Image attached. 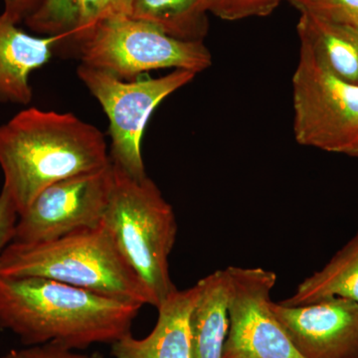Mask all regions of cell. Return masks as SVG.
<instances>
[{
  "mask_svg": "<svg viewBox=\"0 0 358 358\" xmlns=\"http://www.w3.org/2000/svg\"><path fill=\"white\" fill-rule=\"evenodd\" d=\"M141 306L40 277H0V329L25 345L84 350L131 334Z\"/></svg>",
  "mask_w": 358,
  "mask_h": 358,
  "instance_id": "obj_1",
  "label": "cell"
},
{
  "mask_svg": "<svg viewBox=\"0 0 358 358\" xmlns=\"http://www.w3.org/2000/svg\"><path fill=\"white\" fill-rule=\"evenodd\" d=\"M110 162L105 136L71 113L28 108L0 126L3 188L20 215L48 186Z\"/></svg>",
  "mask_w": 358,
  "mask_h": 358,
  "instance_id": "obj_2",
  "label": "cell"
},
{
  "mask_svg": "<svg viewBox=\"0 0 358 358\" xmlns=\"http://www.w3.org/2000/svg\"><path fill=\"white\" fill-rule=\"evenodd\" d=\"M0 277L46 278L141 307L154 306L103 224L43 243L11 242L0 257Z\"/></svg>",
  "mask_w": 358,
  "mask_h": 358,
  "instance_id": "obj_3",
  "label": "cell"
},
{
  "mask_svg": "<svg viewBox=\"0 0 358 358\" xmlns=\"http://www.w3.org/2000/svg\"><path fill=\"white\" fill-rule=\"evenodd\" d=\"M113 171L102 224L159 308L178 291L169 274V256L178 235L176 214L148 176L133 178L115 164Z\"/></svg>",
  "mask_w": 358,
  "mask_h": 358,
  "instance_id": "obj_4",
  "label": "cell"
},
{
  "mask_svg": "<svg viewBox=\"0 0 358 358\" xmlns=\"http://www.w3.org/2000/svg\"><path fill=\"white\" fill-rule=\"evenodd\" d=\"M81 64L134 81L150 71L208 69L212 56L202 40L174 38L131 16L109 18L69 40Z\"/></svg>",
  "mask_w": 358,
  "mask_h": 358,
  "instance_id": "obj_5",
  "label": "cell"
},
{
  "mask_svg": "<svg viewBox=\"0 0 358 358\" xmlns=\"http://www.w3.org/2000/svg\"><path fill=\"white\" fill-rule=\"evenodd\" d=\"M293 107L299 145L353 157L358 148V86L334 75L301 40Z\"/></svg>",
  "mask_w": 358,
  "mask_h": 358,
  "instance_id": "obj_6",
  "label": "cell"
},
{
  "mask_svg": "<svg viewBox=\"0 0 358 358\" xmlns=\"http://www.w3.org/2000/svg\"><path fill=\"white\" fill-rule=\"evenodd\" d=\"M77 73L109 119L113 164L133 178H145L141 141L150 115L164 99L189 84L196 74L174 70L166 76L124 81L83 64Z\"/></svg>",
  "mask_w": 358,
  "mask_h": 358,
  "instance_id": "obj_7",
  "label": "cell"
},
{
  "mask_svg": "<svg viewBox=\"0 0 358 358\" xmlns=\"http://www.w3.org/2000/svg\"><path fill=\"white\" fill-rule=\"evenodd\" d=\"M109 166L62 179L45 188L20 214L13 242L43 243L102 224L112 192Z\"/></svg>",
  "mask_w": 358,
  "mask_h": 358,
  "instance_id": "obj_8",
  "label": "cell"
},
{
  "mask_svg": "<svg viewBox=\"0 0 358 358\" xmlns=\"http://www.w3.org/2000/svg\"><path fill=\"white\" fill-rule=\"evenodd\" d=\"M228 271L229 329L222 358H303L271 310L275 273L259 267Z\"/></svg>",
  "mask_w": 358,
  "mask_h": 358,
  "instance_id": "obj_9",
  "label": "cell"
},
{
  "mask_svg": "<svg viewBox=\"0 0 358 358\" xmlns=\"http://www.w3.org/2000/svg\"><path fill=\"white\" fill-rule=\"evenodd\" d=\"M271 310L303 358H358V303L331 298L300 307L271 301Z\"/></svg>",
  "mask_w": 358,
  "mask_h": 358,
  "instance_id": "obj_10",
  "label": "cell"
},
{
  "mask_svg": "<svg viewBox=\"0 0 358 358\" xmlns=\"http://www.w3.org/2000/svg\"><path fill=\"white\" fill-rule=\"evenodd\" d=\"M201 291V282L174 292L157 308L159 317L145 338L127 334L112 345L115 358H192L189 317Z\"/></svg>",
  "mask_w": 358,
  "mask_h": 358,
  "instance_id": "obj_11",
  "label": "cell"
},
{
  "mask_svg": "<svg viewBox=\"0 0 358 358\" xmlns=\"http://www.w3.org/2000/svg\"><path fill=\"white\" fill-rule=\"evenodd\" d=\"M64 40L60 35L33 36L0 14V101L16 105L31 102L30 75L49 62L54 48Z\"/></svg>",
  "mask_w": 358,
  "mask_h": 358,
  "instance_id": "obj_12",
  "label": "cell"
},
{
  "mask_svg": "<svg viewBox=\"0 0 358 358\" xmlns=\"http://www.w3.org/2000/svg\"><path fill=\"white\" fill-rule=\"evenodd\" d=\"M200 282L201 291L189 317L192 358H222L229 329V271H215Z\"/></svg>",
  "mask_w": 358,
  "mask_h": 358,
  "instance_id": "obj_13",
  "label": "cell"
},
{
  "mask_svg": "<svg viewBox=\"0 0 358 358\" xmlns=\"http://www.w3.org/2000/svg\"><path fill=\"white\" fill-rule=\"evenodd\" d=\"M131 6L133 0H41L24 21L34 31L67 42L103 20L131 16Z\"/></svg>",
  "mask_w": 358,
  "mask_h": 358,
  "instance_id": "obj_14",
  "label": "cell"
},
{
  "mask_svg": "<svg viewBox=\"0 0 358 358\" xmlns=\"http://www.w3.org/2000/svg\"><path fill=\"white\" fill-rule=\"evenodd\" d=\"M299 38L334 75L358 86V31L307 9L299 8Z\"/></svg>",
  "mask_w": 358,
  "mask_h": 358,
  "instance_id": "obj_15",
  "label": "cell"
},
{
  "mask_svg": "<svg viewBox=\"0 0 358 358\" xmlns=\"http://www.w3.org/2000/svg\"><path fill=\"white\" fill-rule=\"evenodd\" d=\"M331 298L358 303V231L320 271L306 278L286 300L285 307H300Z\"/></svg>",
  "mask_w": 358,
  "mask_h": 358,
  "instance_id": "obj_16",
  "label": "cell"
},
{
  "mask_svg": "<svg viewBox=\"0 0 358 358\" xmlns=\"http://www.w3.org/2000/svg\"><path fill=\"white\" fill-rule=\"evenodd\" d=\"M207 0H133L131 17L174 38L197 41L207 33Z\"/></svg>",
  "mask_w": 358,
  "mask_h": 358,
  "instance_id": "obj_17",
  "label": "cell"
},
{
  "mask_svg": "<svg viewBox=\"0 0 358 358\" xmlns=\"http://www.w3.org/2000/svg\"><path fill=\"white\" fill-rule=\"evenodd\" d=\"M282 1L285 0H207V10L221 20H238L268 15Z\"/></svg>",
  "mask_w": 358,
  "mask_h": 358,
  "instance_id": "obj_18",
  "label": "cell"
},
{
  "mask_svg": "<svg viewBox=\"0 0 358 358\" xmlns=\"http://www.w3.org/2000/svg\"><path fill=\"white\" fill-rule=\"evenodd\" d=\"M291 3L358 31V0H292Z\"/></svg>",
  "mask_w": 358,
  "mask_h": 358,
  "instance_id": "obj_19",
  "label": "cell"
},
{
  "mask_svg": "<svg viewBox=\"0 0 358 358\" xmlns=\"http://www.w3.org/2000/svg\"><path fill=\"white\" fill-rule=\"evenodd\" d=\"M20 213L10 195L4 188L0 192V257L13 241Z\"/></svg>",
  "mask_w": 358,
  "mask_h": 358,
  "instance_id": "obj_20",
  "label": "cell"
},
{
  "mask_svg": "<svg viewBox=\"0 0 358 358\" xmlns=\"http://www.w3.org/2000/svg\"><path fill=\"white\" fill-rule=\"evenodd\" d=\"M2 358H88L55 343L33 345L24 350H13Z\"/></svg>",
  "mask_w": 358,
  "mask_h": 358,
  "instance_id": "obj_21",
  "label": "cell"
},
{
  "mask_svg": "<svg viewBox=\"0 0 358 358\" xmlns=\"http://www.w3.org/2000/svg\"><path fill=\"white\" fill-rule=\"evenodd\" d=\"M40 1L41 0H3L4 10L2 14L18 24L31 14Z\"/></svg>",
  "mask_w": 358,
  "mask_h": 358,
  "instance_id": "obj_22",
  "label": "cell"
},
{
  "mask_svg": "<svg viewBox=\"0 0 358 358\" xmlns=\"http://www.w3.org/2000/svg\"><path fill=\"white\" fill-rule=\"evenodd\" d=\"M88 358H105L103 355H101L100 353H94L91 357H88Z\"/></svg>",
  "mask_w": 358,
  "mask_h": 358,
  "instance_id": "obj_23",
  "label": "cell"
},
{
  "mask_svg": "<svg viewBox=\"0 0 358 358\" xmlns=\"http://www.w3.org/2000/svg\"><path fill=\"white\" fill-rule=\"evenodd\" d=\"M353 157H357V159H358V148H357V152H355V155H353Z\"/></svg>",
  "mask_w": 358,
  "mask_h": 358,
  "instance_id": "obj_24",
  "label": "cell"
}]
</instances>
